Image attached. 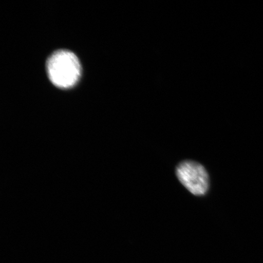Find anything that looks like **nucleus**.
<instances>
[{"label":"nucleus","mask_w":263,"mask_h":263,"mask_svg":"<svg viewBox=\"0 0 263 263\" xmlns=\"http://www.w3.org/2000/svg\"><path fill=\"white\" fill-rule=\"evenodd\" d=\"M176 174L181 183L193 195L203 196L208 192L209 177L202 164L194 161H183L177 166Z\"/></svg>","instance_id":"obj_2"},{"label":"nucleus","mask_w":263,"mask_h":263,"mask_svg":"<svg viewBox=\"0 0 263 263\" xmlns=\"http://www.w3.org/2000/svg\"><path fill=\"white\" fill-rule=\"evenodd\" d=\"M49 78L55 86L70 88L77 83L81 74L80 62L71 52L55 51L48 59Z\"/></svg>","instance_id":"obj_1"}]
</instances>
